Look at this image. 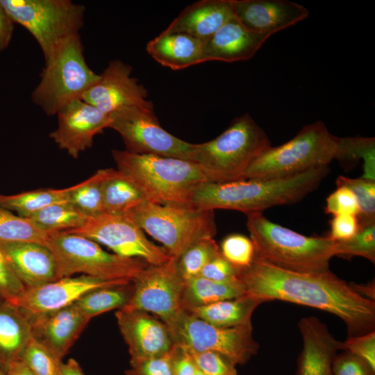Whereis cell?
I'll list each match as a JSON object with an SVG mask.
<instances>
[{
	"label": "cell",
	"mask_w": 375,
	"mask_h": 375,
	"mask_svg": "<svg viewBox=\"0 0 375 375\" xmlns=\"http://www.w3.org/2000/svg\"><path fill=\"white\" fill-rule=\"evenodd\" d=\"M245 294L262 303L280 300L312 307L340 317L349 337L374 331L375 302L358 293L330 270L302 272L282 269L256 257L238 269Z\"/></svg>",
	"instance_id": "6da1fadb"
},
{
	"label": "cell",
	"mask_w": 375,
	"mask_h": 375,
	"mask_svg": "<svg viewBox=\"0 0 375 375\" xmlns=\"http://www.w3.org/2000/svg\"><path fill=\"white\" fill-rule=\"evenodd\" d=\"M328 172L327 166L283 178L206 182L194 189L190 204L212 210H233L245 214L262 212L270 207L301 201L319 186Z\"/></svg>",
	"instance_id": "7a4b0ae2"
},
{
	"label": "cell",
	"mask_w": 375,
	"mask_h": 375,
	"mask_svg": "<svg viewBox=\"0 0 375 375\" xmlns=\"http://www.w3.org/2000/svg\"><path fill=\"white\" fill-rule=\"evenodd\" d=\"M247 215V227L255 257L274 266L295 272L329 270L336 241L308 237L271 222L262 212Z\"/></svg>",
	"instance_id": "3957f363"
},
{
	"label": "cell",
	"mask_w": 375,
	"mask_h": 375,
	"mask_svg": "<svg viewBox=\"0 0 375 375\" xmlns=\"http://www.w3.org/2000/svg\"><path fill=\"white\" fill-rule=\"evenodd\" d=\"M112 155L117 169L153 203L191 206L194 189L208 182L200 168L190 160L126 150L114 149Z\"/></svg>",
	"instance_id": "277c9868"
},
{
	"label": "cell",
	"mask_w": 375,
	"mask_h": 375,
	"mask_svg": "<svg viewBox=\"0 0 375 375\" xmlns=\"http://www.w3.org/2000/svg\"><path fill=\"white\" fill-rule=\"evenodd\" d=\"M271 147L264 130L244 114L216 138L193 144L190 161L200 168L208 182L241 181L251 164Z\"/></svg>",
	"instance_id": "5b68a950"
},
{
	"label": "cell",
	"mask_w": 375,
	"mask_h": 375,
	"mask_svg": "<svg viewBox=\"0 0 375 375\" xmlns=\"http://www.w3.org/2000/svg\"><path fill=\"white\" fill-rule=\"evenodd\" d=\"M339 140L321 121L304 126L290 140L271 147L258 156L246 171L244 179L283 178L327 167L337 159Z\"/></svg>",
	"instance_id": "8992f818"
},
{
	"label": "cell",
	"mask_w": 375,
	"mask_h": 375,
	"mask_svg": "<svg viewBox=\"0 0 375 375\" xmlns=\"http://www.w3.org/2000/svg\"><path fill=\"white\" fill-rule=\"evenodd\" d=\"M127 214L177 260L194 242L217 233L214 210L145 201Z\"/></svg>",
	"instance_id": "52a82bcc"
},
{
	"label": "cell",
	"mask_w": 375,
	"mask_h": 375,
	"mask_svg": "<svg viewBox=\"0 0 375 375\" xmlns=\"http://www.w3.org/2000/svg\"><path fill=\"white\" fill-rule=\"evenodd\" d=\"M79 34L65 40L45 61L32 101L47 115L56 114L69 103L81 99L100 75L88 66Z\"/></svg>",
	"instance_id": "ba28073f"
},
{
	"label": "cell",
	"mask_w": 375,
	"mask_h": 375,
	"mask_svg": "<svg viewBox=\"0 0 375 375\" xmlns=\"http://www.w3.org/2000/svg\"><path fill=\"white\" fill-rule=\"evenodd\" d=\"M52 252L58 278L78 274L104 280H133L149 265L103 249L94 241L69 231L49 234L45 244Z\"/></svg>",
	"instance_id": "9c48e42d"
},
{
	"label": "cell",
	"mask_w": 375,
	"mask_h": 375,
	"mask_svg": "<svg viewBox=\"0 0 375 375\" xmlns=\"http://www.w3.org/2000/svg\"><path fill=\"white\" fill-rule=\"evenodd\" d=\"M15 24L38 43L44 60L67 38L79 34L85 7L71 0H0Z\"/></svg>",
	"instance_id": "30bf717a"
},
{
	"label": "cell",
	"mask_w": 375,
	"mask_h": 375,
	"mask_svg": "<svg viewBox=\"0 0 375 375\" xmlns=\"http://www.w3.org/2000/svg\"><path fill=\"white\" fill-rule=\"evenodd\" d=\"M167 326L175 345L189 351L216 352L235 365L246 364L259 349L251 324L219 327L183 311Z\"/></svg>",
	"instance_id": "8fae6325"
},
{
	"label": "cell",
	"mask_w": 375,
	"mask_h": 375,
	"mask_svg": "<svg viewBox=\"0 0 375 375\" xmlns=\"http://www.w3.org/2000/svg\"><path fill=\"white\" fill-rule=\"evenodd\" d=\"M109 128L117 131L126 151L190 160L193 144L165 130L153 110L126 107L110 114Z\"/></svg>",
	"instance_id": "7c38bea8"
},
{
	"label": "cell",
	"mask_w": 375,
	"mask_h": 375,
	"mask_svg": "<svg viewBox=\"0 0 375 375\" xmlns=\"http://www.w3.org/2000/svg\"><path fill=\"white\" fill-rule=\"evenodd\" d=\"M69 232L104 245L117 255L140 258L149 265H161L172 258L162 247L151 242L126 213H102L89 217L82 226Z\"/></svg>",
	"instance_id": "4fadbf2b"
},
{
	"label": "cell",
	"mask_w": 375,
	"mask_h": 375,
	"mask_svg": "<svg viewBox=\"0 0 375 375\" xmlns=\"http://www.w3.org/2000/svg\"><path fill=\"white\" fill-rule=\"evenodd\" d=\"M183 282L174 258L161 265H149L132 280V295L124 307L156 315L169 326L184 311Z\"/></svg>",
	"instance_id": "5bb4252c"
},
{
	"label": "cell",
	"mask_w": 375,
	"mask_h": 375,
	"mask_svg": "<svg viewBox=\"0 0 375 375\" xmlns=\"http://www.w3.org/2000/svg\"><path fill=\"white\" fill-rule=\"evenodd\" d=\"M132 70L119 60L110 61L81 99L108 115L126 107L153 110L147 90L131 76Z\"/></svg>",
	"instance_id": "9a60e30c"
},
{
	"label": "cell",
	"mask_w": 375,
	"mask_h": 375,
	"mask_svg": "<svg viewBox=\"0 0 375 375\" xmlns=\"http://www.w3.org/2000/svg\"><path fill=\"white\" fill-rule=\"evenodd\" d=\"M131 282V279L104 280L86 275L63 277L26 288L14 304L35 317L69 306L89 291L100 288L128 285Z\"/></svg>",
	"instance_id": "2e32d148"
},
{
	"label": "cell",
	"mask_w": 375,
	"mask_h": 375,
	"mask_svg": "<svg viewBox=\"0 0 375 375\" xmlns=\"http://www.w3.org/2000/svg\"><path fill=\"white\" fill-rule=\"evenodd\" d=\"M115 317L128 346L130 364L165 356L174 349L168 326L149 312L124 307Z\"/></svg>",
	"instance_id": "e0dca14e"
},
{
	"label": "cell",
	"mask_w": 375,
	"mask_h": 375,
	"mask_svg": "<svg viewBox=\"0 0 375 375\" xmlns=\"http://www.w3.org/2000/svg\"><path fill=\"white\" fill-rule=\"evenodd\" d=\"M56 115L57 127L49 137L73 158L92 147L94 137L110 124V115L82 99L69 103Z\"/></svg>",
	"instance_id": "ac0fdd59"
},
{
	"label": "cell",
	"mask_w": 375,
	"mask_h": 375,
	"mask_svg": "<svg viewBox=\"0 0 375 375\" xmlns=\"http://www.w3.org/2000/svg\"><path fill=\"white\" fill-rule=\"evenodd\" d=\"M234 12L249 31L271 36L309 15L306 7L288 0H235Z\"/></svg>",
	"instance_id": "d6986e66"
},
{
	"label": "cell",
	"mask_w": 375,
	"mask_h": 375,
	"mask_svg": "<svg viewBox=\"0 0 375 375\" xmlns=\"http://www.w3.org/2000/svg\"><path fill=\"white\" fill-rule=\"evenodd\" d=\"M299 328L303 348L297 361V375H333L332 365L341 349V342L314 316L302 318Z\"/></svg>",
	"instance_id": "ffe728a7"
},
{
	"label": "cell",
	"mask_w": 375,
	"mask_h": 375,
	"mask_svg": "<svg viewBox=\"0 0 375 375\" xmlns=\"http://www.w3.org/2000/svg\"><path fill=\"white\" fill-rule=\"evenodd\" d=\"M0 251L26 288L58 279L54 256L46 245L0 240Z\"/></svg>",
	"instance_id": "44dd1931"
},
{
	"label": "cell",
	"mask_w": 375,
	"mask_h": 375,
	"mask_svg": "<svg viewBox=\"0 0 375 375\" xmlns=\"http://www.w3.org/2000/svg\"><path fill=\"white\" fill-rule=\"evenodd\" d=\"M33 317V337L61 360L90 321L75 303Z\"/></svg>",
	"instance_id": "7402d4cb"
},
{
	"label": "cell",
	"mask_w": 375,
	"mask_h": 375,
	"mask_svg": "<svg viewBox=\"0 0 375 375\" xmlns=\"http://www.w3.org/2000/svg\"><path fill=\"white\" fill-rule=\"evenodd\" d=\"M270 36L249 31L234 17L205 42L203 62L249 60Z\"/></svg>",
	"instance_id": "603a6c76"
},
{
	"label": "cell",
	"mask_w": 375,
	"mask_h": 375,
	"mask_svg": "<svg viewBox=\"0 0 375 375\" xmlns=\"http://www.w3.org/2000/svg\"><path fill=\"white\" fill-rule=\"evenodd\" d=\"M235 0H201L188 6L163 31L206 41L235 17Z\"/></svg>",
	"instance_id": "cb8c5ba5"
},
{
	"label": "cell",
	"mask_w": 375,
	"mask_h": 375,
	"mask_svg": "<svg viewBox=\"0 0 375 375\" xmlns=\"http://www.w3.org/2000/svg\"><path fill=\"white\" fill-rule=\"evenodd\" d=\"M205 42L183 33L162 31L148 42L146 50L161 65L180 70L204 62Z\"/></svg>",
	"instance_id": "d4e9b609"
},
{
	"label": "cell",
	"mask_w": 375,
	"mask_h": 375,
	"mask_svg": "<svg viewBox=\"0 0 375 375\" xmlns=\"http://www.w3.org/2000/svg\"><path fill=\"white\" fill-rule=\"evenodd\" d=\"M33 316L17 305L0 299V367L22 358L33 336Z\"/></svg>",
	"instance_id": "484cf974"
},
{
	"label": "cell",
	"mask_w": 375,
	"mask_h": 375,
	"mask_svg": "<svg viewBox=\"0 0 375 375\" xmlns=\"http://www.w3.org/2000/svg\"><path fill=\"white\" fill-rule=\"evenodd\" d=\"M244 293V285L238 277L216 281L199 276L183 280L182 308L187 312L217 301L236 298Z\"/></svg>",
	"instance_id": "4316f807"
},
{
	"label": "cell",
	"mask_w": 375,
	"mask_h": 375,
	"mask_svg": "<svg viewBox=\"0 0 375 375\" xmlns=\"http://www.w3.org/2000/svg\"><path fill=\"white\" fill-rule=\"evenodd\" d=\"M262 302L245 294L193 308L188 312L212 325L234 327L251 324L254 310Z\"/></svg>",
	"instance_id": "83f0119b"
},
{
	"label": "cell",
	"mask_w": 375,
	"mask_h": 375,
	"mask_svg": "<svg viewBox=\"0 0 375 375\" xmlns=\"http://www.w3.org/2000/svg\"><path fill=\"white\" fill-rule=\"evenodd\" d=\"M103 213L125 214L147 201L128 176L118 169H108L102 187Z\"/></svg>",
	"instance_id": "f1b7e54d"
},
{
	"label": "cell",
	"mask_w": 375,
	"mask_h": 375,
	"mask_svg": "<svg viewBox=\"0 0 375 375\" xmlns=\"http://www.w3.org/2000/svg\"><path fill=\"white\" fill-rule=\"evenodd\" d=\"M71 188H42L15 194H0V208L28 217L51 204L69 201Z\"/></svg>",
	"instance_id": "f546056e"
},
{
	"label": "cell",
	"mask_w": 375,
	"mask_h": 375,
	"mask_svg": "<svg viewBox=\"0 0 375 375\" xmlns=\"http://www.w3.org/2000/svg\"><path fill=\"white\" fill-rule=\"evenodd\" d=\"M133 285L97 288L83 294L74 303L89 319L113 309L126 306L131 297Z\"/></svg>",
	"instance_id": "4dcf8cb0"
},
{
	"label": "cell",
	"mask_w": 375,
	"mask_h": 375,
	"mask_svg": "<svg viewBox=\"0 0 375 375\" xmlns=\"http://www.w3.org/2000/svg\"><path fill=\"white\" fill-rule=\"evenodd\" d=\"M27 218L42 231L51 233L76 229L82 226L89 217L66 201L48 206Z\"/></svg>",
	"instance_id": "1f68e13d"
},
{
	"label": "cell",
	"mask_w": 375,
	"mask_h": 375,
	"mask_svg": "<svg viewBox=\"0 0 375 375\" xmlns=\"http://www.w3.org/2000/svg\"><path fill=\"white\" fill-rule=\"evenodd\" d=\"M108 169L97 171L88 179L71 186L69 202L88 217L103 213L102 187Z\"/></svg>",
	"instance_id": "d6a6232c"
},
{
	"label": "cell",
	"mask_w": 375,
	"mask_h": 375,
	"mask_svg": "<svg viewBox=\"0 0 375 375\" xmlns=\"http://www.w3.org/2000/svg\"><path fill=\"white\" fill-rule=\"evenodd\" d=\"M363 161V174L361 178L375 181V138L373 137L340 138L337 159L350 166Z\"/></svg>",
	"instance_id": "836d02e7"
},
{
	"label": "cell",
	"mask_w": 375,
	"mask_h": 375,
	"mask_svg": "<svg viewBox=\"0 0 375 375\" xmlns=\"http://www.w3.org/2000/svg\"><path fill=\"white\" fill-rule=\"evenodd\" d=\"M49 234L30 219L0 208V240L29 242L45 245Z\"/></svg>",
	"instance_id": "e575fe53"
},
{
	"label": "cell",
	"mask_w": 375,
	"mask_h": 375,
	"mask_svg": "<svg viewBox=\"0 0 375 375\" xmlns=\"http://www.w3.org/2000/svg\"><path fill=\"white\" fill-rule=\"evenodd\" d=\"M220 249L213 238H203L188 247L176 260L183 280L199 276L203 267L220 255Z\"/></svg>",
	"instance_id": "d590c367"
},
{
	"label": "cell",
	"mask_w": 375,
	"mask_h": 375,
	"mask_svg": "<svg viewBox=\"0 0 375 375\" xmlns=\"http://www.w3.org/2000/svg\"><path fill=\"white\" fill-rule=\"evenodd\" d=\"M336 256L351 258L361 256L375 262V221L360 224L358 233L347 241L336 242Z\"/></svg>",
	"instance_id": "8d00e7d4"
},
{
	"label": "cell",
	"mask_w": 375,
	"mask_h": 375,
	"mask_svg": "<svg viewBox=\"0 0 375 375\" xmlns=\"http://www.w3.org/2000/svg\"><path fill=\"white\" fill-rule=\"evenodd\" d=\"M21 360L35 375H62V360L33 336Z\"/></svg>",
	"instance_id": "74e56055"
},
{
	"label": "cell",
	"mask_w": 375,
	"mask_h": 375,
	"mask_svg": "<svg viewBox=\"0 0 375 375\" xmlns=\"http://www.w3.org/2000/svg\"><path fill=\"white\" fill-rule=\"evenodd\" d=\"M336 185L345 186L355 194L360 207L359 224L375 221V181L339 176Z\"/></svg>",
	"instance_id": "f35d334b"
},
{
	"label": "cell",
	"mask_w": 375,
	"mask_h": 375,
	"mask_svg": "<svg viewBox=\"0 0 375 375\" xmlns=\"http://www.w3.org/2000/svg\"><path fill=\"white\" fill-rule=\"evenodd\" d=\"M219 249L222 256L238 269L248 267L255 257L251 240L241 234L226 236Z\"/></svg>",
	"instance_id": "ab89813d"
},
{
	"label": "cell",
	"mask_w": 375,
	"mask_h": 375,
	"mask_svg": "<svg viewBox=\"0 0 375 375\" xmlns=\"http://www.w3.org/2000/svg\"><path fill=\"white\" fill-rule=\"evenodd\" d=\"M187 351L191 355L196 367L206 375H238L235 365L218 353Z\"/></svg>",
	"instance_id": "60d3db41"
},
{
	"label": "cell",
	"mask_w": 375,
	"mask_h": 375,
	"mask_svg": "<svg viewBox=\"0 0 375 375\" xmlns=\"http://www.w3.org/2000/svg\"><path fill=\"white\" fill-rule=\"evenodd\" d=\"M26 288L0 251V299L14 304Z\"/></svg>",
	"instance_id": "b9f144b4"
},
{
	"label": "cell",
	"mask_w": 375,
	"mask_h": 375,
	"mask_svg": "<svg viewBox=\"0 0 375 375\" xmlns=\"http://www.w3.org/2000/svg\"><path fill=\"white\" fill-rule=\"evenodd\" d=\"M325 212L333 216L353 215L358 216L360 207L353 192L345 186L337 187L326 200Z\"/></svg>",
	"instance_id": "7bdbcfd3"
},
{
	"label": "cell",
	"mask_w": 375,
	"mask_h": 375,
	"mask_svg": "<svg viewBox=\"0 0 375 375\" xmlns=\"http://www.w3.org/2000/svg\"><path fill=\"white\" fill-rule=\"evenodd\" d=\"M341 349L360 358L375 370V331L349 337L341 342Z\"/></svg>",
	"instance_id": "ee69618b"
},
{
	"label": "cell",
	"mask_w": 375,
	"mask_h": 375,
	"mask_svg": "<svg viewBox=\"0 0 375 375\" xmlns=\"http://www.w3.org/2000/svg\"><path fill=\"white\" fill-rule=\"evenodd\" d=\"M332 371L333 375H375V370L365 361L346 351L335 356Z\"/></svg>",
	"instance_id": "f6af8a7d"
},
{
	"label": "cell",
	"mask_w": 375,
	"mask_h": 375,
	"mask_svg": "<svg viewBox=\"0 0 375 375\" xmlns=\"http://www.w3.org/2000/svg\"><path fill=\"white\" fill-rule=\"evenodd\" d=\"M173 349L165 356L131 364V367L125 372V375H172Z\"/></svg>",
	"instance_id": "bcb514c9"
},
{
	"label": "cell",
	"mask_w": 375,
	"mask_h": 375,
	"mask_svg": "<svg viewBox=\"0 0 375 375\" xmlns=\"http://www.w3.org/2000/svg\"><path fill=\"white\" fill-rule=\"evenodd\" d=\"M331 229L327 238L336 241H347L356 235L360 228L358 218L353 215H334L330 221Z\"/></svg>",
	"instance_id": "7dc6e473"
},
{
	"label": "cell",
	"mask_w": 375,
	"mask_h": 375,
	"mask_svg": "<svg viewBox=\"0 0 375 375\" xmlns=\"http://www.w3.org/2000/svg\"><path fill=\"white\" fill-rule=\"evenodd\" d=\"M238 269L226 260L222 254L211 260L202 269L199 276L224 281L238 277Z\"/></svg>",
	"instance_id": "c3c4849f"
},
{
	"label": "cell",
	"mask_w": 375,
	"mask_h": 375,
	"mask_svg": "<svg viewBox=\"0 0 375 375\" xmlns=\"http://www.w3.org/2000/svg\"><path fill=\"white\" fill-rule=\"evenodd\" d=\"M196 366L190 353L175 345L171 362L172 375H194Z\"/></svg>",
	"instance_id": "681fc988"
},
{
	"label": "cell",
	"mask_w": 375,
	"mask_h": 375,
	"mask_svg": "<svg viewBox=\"0 0 375 375\" xmlns=\"http://www.w3.org/2000/svg\"><path fill=\"white\" fill-rule=\"evenodd\" d=\"M15 22L0 2V51L6 49L11 41Z\"/></svg>",
	"instance_id": "f907efd6"
},
{
	"label": "cell",
	"mask_w": 375,
	"mask_h": 375,
	"mask_svg": "<svg viewBox=\"0 0 375 375\" xmlns=\"http://www.w3.org/2000/svg\"><path fill=\"white\" fill-rule=\"evenodd\" d=\"M4 372L6 375H35L22 360L8 364Z\"/></svg>",
	"instance_id": "816d5d0a"
},
{
	"label": "cell",
	"mask_w": 375,
	"mask_h": 375,
	"mask_svg": "<svg viewBox=\"0 0 375 375\" xmlns=\"http://www.w3.org/2000/svg\"><path fill=\"white\" fill-rule=\"evenodd\" d=\"M62 375H85L77 361L73 358L62 363Z\"/></svg>",
	"instance_id": "f5cc1de1"
},
{
	"label": "cell",
	"mask_w": 375,
	"mask_h": 375,
	"mask_svg": "<svg viewBox=\"0 0 375 375\" xmlns=\"http://www.w3.org/2000/svg\"><path fill=\"white\" fill-rule=\"evenodd\" d=\"M353 289L362 297L374 301V283H368L367 285L351 284Z\"/></svg>",
	"instance_id": "db71d44e"
},
{
	"label": "cell",
	"mask_w": 375,
	"mask_h": 375,
	"mask_svg": "<svg viewBox=\"0 0 375 375\" xmlns=\"http://www.w3.org/2000/svg\"><path fill=\"white\" fill-rule=\"evenodd\" d=\"M194 375H206V374L196 367Z\"/></svg>",
	"instance_id": "11a10c76"
},
{
	"label": "cell",
	"mask_w": 375,
	"mask_h": 375,
	"mask_svg": "<svg viewBox=\"0 0 375 375\" xmlns=\"http://www.w3.org/2000/svg\"><path fill=\"white\" fill-rule=\"evenodd\" d=\"M0 375H6L3 369L0 367Z\"/></svg>",
	"instance_id": "9f6ffc18"
}]
</instances>
